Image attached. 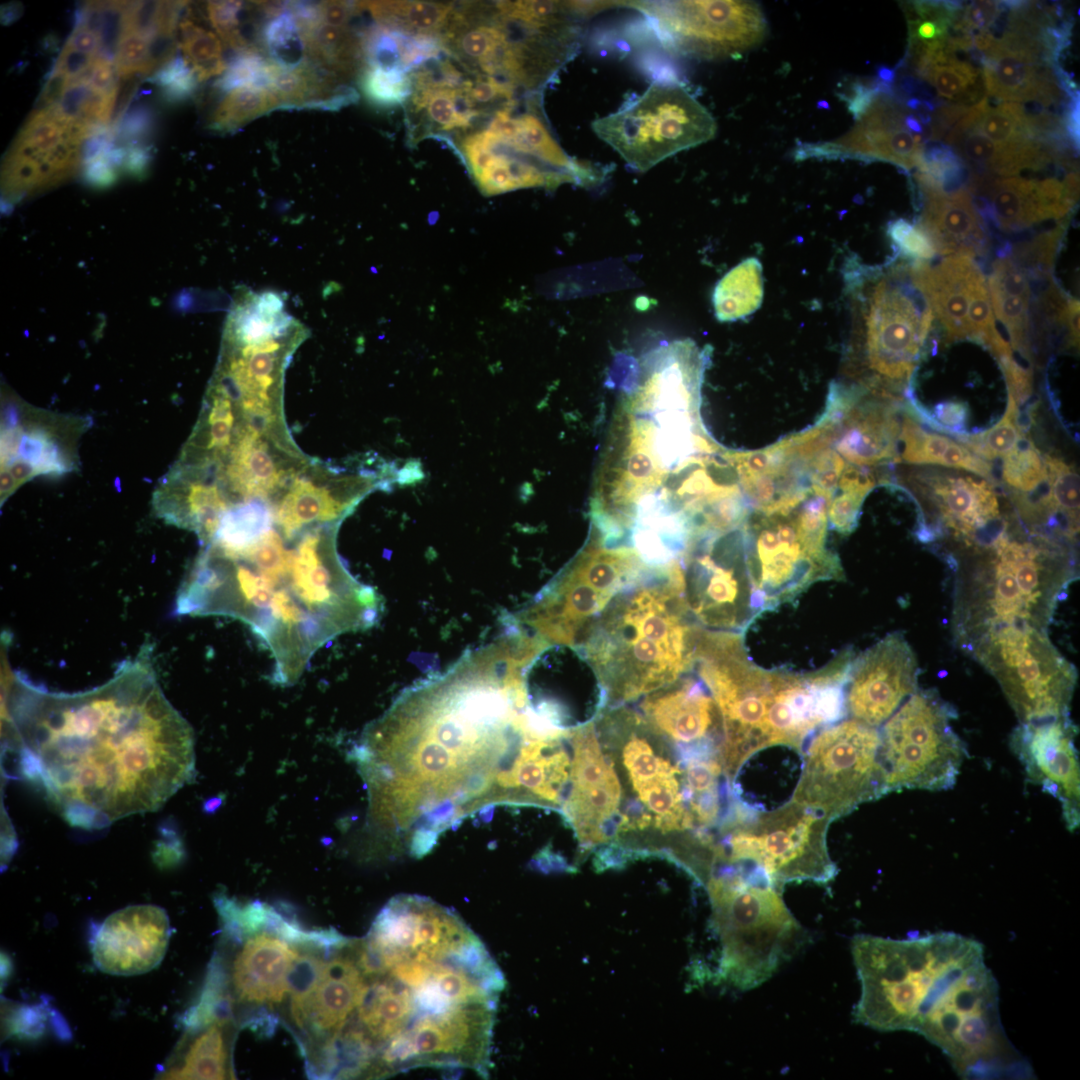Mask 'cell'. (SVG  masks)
<instances>
[{
    "label": "cell",
    "instance_id": "obj_1",
    "mask_svg": "<svg viewBox=\"0 0 1080 1080\" xmlns=\"http://www.w3.org/2000/svg\"><path fill=\"white\" fill-rule=\"evenodd\" d=\"M544 644L512 620L492 642L403 690L352 752L368 825L416 857L466 816L523 805L535 741L557 729L533 705L530 672Z\"/></svg>",
    "mask_w": 1080,
    "mask_h": 1080
},
{
    "label": "cell",
    "instance_id": "obj_2",
    "mask_svg": "<svg viewBox=\"0 0 1080 1080\" xmlns=\"http://www.w3.org/2000/svg\"><path fill=\"white\" fill-rule=\"evenodd\" d=\"M152 655L146 641L107 682L74 693L5 673L4 726L21 770L72 825L156 811L195 777L193 730L164 695Z\"/></svg>",
    "mask_w": 1080,
    "mask_h": 1080
},
{
    "label": "cell",
    "instance_id": "obj_3",
    "mask_svg": "<svg viewBox=\"0 0 1080 1080\" xmlns=\"http://www.w3.org/2000/svg\"><path fill=\"white\" fill-rule=\"evenodd\" d=\"M354 945L365 985L336 1039L358 1076L419 1068L488 1076L504 978L456 912L400 894Z\"/></svg>",
    "mask_w": 1080,
    "mask_h": 1080
},
{
    "label": "cell",
    "instance_id": "obj_4",
    "mask_svg": "<svg viewBox=\"0 0 1080 1080\" xmlns=\"http://www.w3.org/2000/svg\"><path fill=\"white\" fill-rule=\"evenodd\" d=\"M338 526L293 538L273 526L240 549L206 545L181 583L176 613L242 621L270 651L272 681L296 683L319 648L372 628L383 612L381 595L338 554Z\"/></svg>",
    "mask_w": 1080,
    "mask_h": 1080
},
{
    "label": "cell",
    "instance_id": "obj_5",
    "mask_svg": "<svg viewBox=\"0 0 1080 1080\" xmlns=\"http://www.w3.org/2000/svg\"><path fill=\"white\" fill-rule=\"evenodd\" d=\"M852 956L861 986L857 1023L923 1036L961 1076L992 1067L1008 1051L998 984L980 942L954 932L864 935Z\"/></svg>",
    "mask_w": 1080,
    "mask_h": 1080
},
{
    "label": "cell",
    "instance_id": "obj_6",
    "mask_svg": "<svg viewBox=\"0 0 1080 1080\" xmlns=\"http://www.w3.org/2000/svg\"><path fill=\"white\" fill-rule=\"evenodd\" d=\"M700 628L684 599L679 561L646 564L610 600L578 649L612 707L691 671Z\"/></svg>",
    "mask_w": 1080,
    "mask_h": 1080
},
{
    "label": "cell",
    "instance_id": "obj_7",
    "mask_svg": "<svg viewBox=\"0 0 1080 1080\" xmlns=\"http://www.w3.org/2000/svg\"><path fill=\"white\" fill-rule=\"evenodd\" d=\"M949 555L954 570L952 632L970 655L1008 632L1048 631L1055 610L1078 578L1076 559L1060 540L1018 536L1003 526Z\"/></svg>",
    "mask_w": 1080,
    "mask_h": 1080
},
{
    "label": "cell",
    "instance_id": "obj_8",
    "mask_svg": "<svg viewBox=\"0 0 1080 1080\" xmlns=\"http://www.w3.org/2000/svg\"><path fill=\"white\" fill-rule=\"evenodd\" d=\"M603 749L620 779L623 818L615 843L632 840L675 854L698 832L689 810L680 753L628 704L594 719Z\"/></svg>",
    "mask_w": 1080,
    "mask_h": 1080
},
{
    "label": "cell",
    "instance_id": "obj_9",
    "mask_svg": "<svg viewBox=\"0 0 1080 1080\" xmlns=\"http://www.w3.org/2000/svg\"><path fill=\"white\" fill-rule=\"evenodd\" d=\"M830 823L792 799L771 811L735 800L720 822L711 874L732 870L780 891L794 882L828 883L837 873L827 847Z\"/></svg>",
    "mask_w": 1080,
    "mask_h": 1080
},
{
    "label": "cell",
    "instance_id": "obj_10",
    "mask_svg": "<svg viewBox=\"0 0 1080 1080\" xmlns=\"http://www.w3.org/2000/svg\"><path fill=\"white\" fill-rule=\"evenodd\" d=\"M776 511L750 507L742 523L746 562L761 612L790 601L812 584L842 580L839 558L826 547L828 497L814 490Z\"/></svg>",
    "mask_w": 1080,
    "mask_h": 1080
},
{
    "label": "cell",
    "instance_id": "obj_11",
    "mask_svg": "<svg viewBox=\"0 0 1080 1080\" xmlns=\"http://www.w3.org/2000/svg\"><path fill=\"white\" fill-rule=\"evenodd\" d=\"M692 670L719 708L723 735L718 758L731 785L753 754L771 746V722L786 671L766 670L753 663L741 633L703 628Z\"/></svg>",
    "mask_w": 1080,
    "mask_h": 1080
},
{
    "label": "cell",
    "instance_id": "obj_12",
    "mask_svg": "<svg viewBox=\"0 0 1080 1080\" xmlns=\"http://www.w3.org/2000/svg\"><path fill=\"white\" fill-rule=\"evenodd\" d=\"M721 941L720 978L741 990L756 988L791 955L802 927L781 891L734 871L705 883Z\"/></svg>",
    "mask_w": 1080,
    "mask_h": 1080
},
{
    "label": "cell",
    "instance_id": "obj_13",
    "mask_svg": "<svg viewBox=\"0 0 1080 1080\" xmlns=\"http://www.w3.org/2000/svg\"><path fill=\"white\" fill-rule=\"evenodd\" d=\"M646 565L626 546H610L594 531L582 550L514 619L549 647L578 648L610 602Z\"/></svg>",
    "mask_w": 1080,
    "mask_h": 1080
},
{
    "label": "cell",
    "instance_id": "obj_14",
    "mask_svg": "<svg viewBox=\"0 0 1080 1080\" xmlns=\"http://www.w3.org/2000/svg\"><path fill=\"white\" fill-rule=\"evenodd\" d=\"M956 709L935 689H917L883 723L879 755L888 793L951 789L968 755Z\"/></svg>",
    "mask_w": 1080,
    "mask_h": 1080
},
{
    "label": "cell",
    "instance_id": "obj_15",
    "mask_svg": "<svg viewBox=\"0 0 1080 1080\" xmlns=\"http://www.w3.org/2000/svg\"><path fill=\"white\" fill-rule=\"evenodd\" d=\"M877 727L848 718L822 729L804 753L792 800L830 822L888 794Z\"/></svg>",
    "mask_w": 1080,
    "mask_h": 1080
},
{
    "label": "cell",
    "instance_id": "obj_16",
    "mask_svg": "<svg viewBox=\"0 0 1080 1080\" xmlns=\"http://www.w3.org/2000/svg\"><path fill=\"white\" fill-rule=\"evenodd\" d=\"M591 126L640 172L711 140L717 130L709 111L684 86L672 81H654L630 105L597 118Z\"/></svg>",
    "mask_w": 1080,
    "mask_h": 1080
},
{
    "label": "cell",
    "instance_id": "obj_17",
    "mask_svg": "<svg viewBox=\"0 0 1080 1080\" xmlns=\"http://www.w3.org/2000/svg\"><path fill=\"white\" fill-rule=\"evenodd\" d=\"M678 561L688 611L701 628L741 633L761 613L746 562L742 524L695 534Z\"/></svg>",
    "mask_w": 1080,
    "mask_h": 1080
},
{
    "label": "cell",
    "instance_id": "obj_18",
    "mask_svg": "<svg viewBox=\"0 0 1080 1080\" xmlns=\"http://www.w3.org/2000/svg\"><path fill=\"white\" fill-rule=\"evenodd\" d=\"M970 656L996 679L1020 723L1069 714L1077 670L1047 632H1008Z\"/></svg>",
    "mask_w": 1080,
    "mask_h": 1080
},
{
    "label": "cell",
    "instance_id": "obj_19",
    "mask_svg": "<svg viewBox=\"0 0 1080 1080\" xmlns=\"http://www.w3.org/2000/svg\"><path fill=\"white\" fill-rule=\"evenodd\" d=\"M641 12L663 46L683 56L718 59L737 56L760 43L766 21L748 1H621Z\"/></svg>",
    "mask_w": 1080,
    "mask_h": 1080
},
{
    "label": "cell",
    "instance_id": "obj_20",
    "mask_svg": "<svg viewBox=\"0 0 1080 1080\" xmlns=\"http://www.w3.org/2000/svg\"><path fill=\"white\" fill-rule=\"evenodd\" d=\"M864 313L868 367L880 382H909L933 314L912 285L885 277L871 289Z\"/></svg>",
    "mask_w": 1080,
    "mask_h": 1080
},
{
    "label": "cell",
    "instance_id": "obj_21",
    "mask_svg": "<svg viewBox=\"0 0 1080 1080\" xmlns=\"http://www.w3.org/2000/svg\"><path fill=\"white\" fill-rule=\"evenodd\" d=\"M913 286L938 317L949 340L986 344L997 359L1012 354L995 326L988 286L971 257L949 255L936 264L916 261L909 270Z\"/></svg>",
    "mask_w": 1080,
    "mask_h": 1080
},
{
    "label": "cell",
    "instance_id": "obj_22",
    "mask_svg": "<svg viewBox=\"0 0 1080 1080\" xmlns=\"http://www.w3.org/2000/svg\"><path fill=\"white\" fill-rule=\"evenodd\" d=\"M572 767L560 808L582 852L615 843L624 798L614 764L603 749L594 720L571 730Z\"/></svg>",
    "mask_w": 1080,
    "mask_h": 1080
},
{
    "label": "cell",
    "instance_id": "obj_23",
    "mask_svg": "<svg viewBox=\"0 0 1080 1080\" xmlns=\"http://www.w3.org/2000/svg\"><path fill=\"white\" fill-rule=\"evenodd\" d=\"M871 82L876 94L854 118L852 128L835 140L801 144L794 153L796 159L856 158L886 161L906 170L918 167L926 136L908 129L906 117L911 110L894 89L885 90L876 79Z\"/></svg>",
    "mask_w": 1080,
    "mask_h": 1080
},
{
    "label": "cell",
    "instance_id": "obj_24",
    "mask_svg": "<svg viewBox=\"0 0 1080 1080\" xmlns=\"http://www.w3.org/2000/svg\"><path fill=\"white\" fill-rule=\"evenodd\" d=\"M917 658L901 632H893L855 657L845 685L846 714L879 727L917 688Z\"/></svg>",
    "mask_w": 1080,
    "mask_h": 1080
},
{
    "label": "cell",
    "instance_id": "obj_25",
    "mask_svg": "<svg viewBox=\"0 0 1080 1080\" xmlns=\"http://www.w3.org/2000/svg\"><path fill=\"white\" fill-rule=\"evenodd\" d=\"M1076 725L1068 715L1019 723L1010 746L1030 783L1061 804L1069 831L1080 825V769Z\"/></svg>",
    "mask_w": 1080,
    "mask_h": 1080
},
{
    "label": "cell",
    "instance_id": "obj_26",
    "mask_svg": "<svg viewBox=\"0 0 1080 1080\" xmlns=\"http://www.w3.org/2000/svg\"><path fill=\"white\" fill-rule=\"evenodd\" d=\"M639 700L637 710L681 757L694 752L718 754L723 735L720 711L693 670Z\"/></svg>",
    "mask_w": 1080,
    "mask_h": 1080
},
{
    "label": "cell",
    "instance_id": "obj_27",
    "mask_svg": "<svg viewBox=\"0 0 1080 1080\" xmlns=\"http://www.w3.org/2000/svg\"><path fill=\"white\" fill-rule=\"evenodd\" d=\"M972 188L981 193L973 202L980 217L1012 232L1066 216L1078 198L1079 180L1075 172L1064 181L973 176Z\"/></svg>",
    "mask_w": 1080,
    "mask_h": 1080
},
{
    "label": "cell",
    "instance_id": "obj_28",
    "mask_svg": "<svg viewBox=\"0 0 1080 1080\" xmlns=\"http://www.w3.org/2000/svg\"><path fill=\"white\" fill-rule=\"evenodd\" d=\"M171 928L166 911L152 904L131 905L110 914L91 940L94 964L102 972L133 976L156 968L164 958Z\"/></svg>",
    "mask_w": 1080,
    "mask_h": 1080
},
{
    "label": "cell",
    "instance_id": "obj_29",
    "mask_svg": "<svg viewBox=\"0 0 1080 1080\" xmlns=\"http://www.w3.org/2000/svg\"><path fill=\"white\" fill-rule=\"evenodd\" d=\"M918 481L936 512L930 525L916 529L923 543H935L947 534L965 544L975 543L1004 524L996 491L986 480L932 472L920 475Z\"/></svg>",
    "mask_w": 1080,
    "mask_h": 1080
},
{
    "label": "cell",
    "instance_id": "obj_30",
    "mask_svg": "<svg viewBox=\"0 0 1080 1080\" xmlns=\"http://www.w3.org/2000/svg\"><path fill=\"white\" fill-rule=\"evenodd\" d=\"M352 943L348 939L342 953L322 960L292 985L291 1011L300 1028L334 1038L350 1019L365 985V974Z\"/></svg>",
    "mask_w": 1080,
    "mask_h": 1080
},
{
    "label": "cell",
    "instance_id": "obj_31",
    "mask_svg": "<svg viewBox=\"0 0 1080 1080\" xmlns=\"http://www.w3.org/2000/svg\"><path fill=\"white\" fill-rule=\"evenodd\" d=\"M462 151L475 182L487 196L522 188H555L566 182L580 184L568 172L512 151L488 129L467 136Z\"/></svg>",
    "mask_w": 1080,
    "mask_h": 1080
},
{
    "label": "cell",
    "instance_id": "obj_32",
    "mask_svg": "<svg viewBox=\"0 0 1080 1080\" xmlns=\"http://www.w3.org/2000/svg\"><path fill=\"white\" fill-rule=\"evenodd\" d=\"M231 969L238 998L254 1004H276L290 992L291 977L300 953L275 933L250 935Z\"/></svg>",
    "mask_w": 1080,
    "mask_h": 1080
},
{
    "label": "cell",
    "instance_id": "obj_33",
    "mask_svg": "<svg viewBox=\"0 0 1080 1080\" xmlns=\"http://www.w3.org/2000/svg\"><path fill=\"white\" fill-rule=\"evenodd\" d=\"M919 187L924 200L918 224L931 238L936 253L971 258L983 254L987 249L988 237L968 189L944 193Z\"/></svg>",
    "mask_w": 1080,
    "mask_h": 1080
},
{
    "label": "cell",
    "instance_id": "obj_34",
    "mask_svg": "<svg viewBox=\"0 0 1080 1080\" xmlns=\"http://www.w3.org/2000/svg\"><path fill=\"white\" fill-rule=\"evenodd\" d=\"M957 51L947 40L928 46H908L900 66H911L915 77L928 82L943 99L967 106L981 100L985 88L982 69L970 60L958 58Z\"/></svg>",
    "mask_w": 1080,
    "mask_h": 1080
},
{
    "label": "cell",
    "instance_id": "obj_35",
    "mask_svg": "<svg viewBox=\"0 0 1080 1080\" xmlns=\"http://www.w3.org/2000/svg\"><path fill=\"white\" fill-rule=\"evenodd\" d=\"M988 290L996 328L1001 326L1012 353L1027 363L1029 348L1030 286L1020 267L1009 258L996 260L988 279Z\"/></svg>",
    "mask_w": 1080,
    "mask_h": 1080
},
{
    "label": "cell",
    "instance_id": "obj_36",
    "mask_svg": "<svg viewBox=\"0 0 1080 1080\" xmlns=\"http://www.w3.org/2000/svg\"><path fill=\"white\" fill-rule=\"evenodd\" d=\"M355 506L334 496L324 486H317L306 478H296L273 512L279 530L287 538H293L315 526L339 525Z\"/></svg>",
    "mask_w": 1080,
    "mask_h": 1080
},
{
    "label": "cell",
    "instance_id": "obj_37",
    "mask_svg": "<svg viewBox=\"0 0 1080 1080\" xmlns=\"http://www.w3.org/2000/svg\"><path fill=\"white\" fill-rule=\"evenodd\" d=\"M228 1021H213L194 1030L168 1059L160 1076L164 1079H225L229 1075V1051L224 1032Z\"/></svg>",
    "mask_w": 1080,
    "mask_h": 1080
},
{
    "label": "cell",
    "instance_id": "obj_38",
    "mask_svg": "<svg viewBox=\"0 0 1080 1080\" xmlns=\"http://www.w3.org/2000/svg\"><path fill=\"white\" fill-rule=\"evenodd\" d=\"M282 476L260 432L247 426L235 440L226 469L231 487L244 499L263 500L279 485Z\"/></svg>",
    "mask_w": 1080,
    "mask_h": 1080
},
{
    "label": "cell",
    "instance_id": "obj_39",
    "mask_svg": "<svg viewBox=\"0 0 1080 1080\" xmlns=\"http://www.w3.org/2000/svg\"><path fill=\"white\" fill-rule=\"evenodd\" d=\"M689 810L698 831L708 832L721 821V783L724 777L716 752H694L682 757ZM725 778V777H724Z\"/></svg>",
    "mask_w": 1080,
    "mask_h": 1080
},
{
    "label": "cell",
    "instance_id": "obj_40",
    "mask_svg": "<svg viewBox=\"0 0 1080 1080\" xmlns=\"http://www.w3.org/2000/svg\"><path fill=\"white\" fill-rule=\"evenodd\" d=\"M358 6L381 26L420 37L439 33L454 13L453 4L433 1H365Z\"/></svg>",
    "mask_w": 1080,
    "mask_h": 1080
},
{
    "label": "cell",
    "instance_id": "obj_41",
    "mask_svg": "<svg viewBox=\"0 0 1080 1080\" xmlns=\"http://www.w3.org/2000/svg\"><path fill=\"white\" fill-rule=\"evenodd\" d=\"M763 277L761 262L749 257L728 271L713 291V307L720 322L745 318L761 306Z\"/></svg>",
    "mask_w": 1080,
    "mask_h": 1080
},
{
    "label": "cell",
    "instance_id": "obj_42",
    "mask_svg": "<svg viewBox=\"0 0 1080 1080\" xmlns=\"http://www.w3.org/2000/svg\"><path fill=\"white\" fill-rule=\"evenodd\" d=\"M1044 460L1050 508L1065 538L1075 541L1079 531V475L1073 465L1059 457L1044 455Z\"/></svg>",
    "mask_w": 1080,
    "mask_h": 1080
},
{
    "label": "cell",
    "instance_id": "obj_43",
    "mask_svg": "<svg viewBox=\"0 0 1080 1080\" xmlns=\"http://www.w3.org/2000/svg\"><path fill=\"white\" fill-rule=\"evenodd\" d=\"M275 525L274 512L262 499L231 506L222 516L212 540L206 545L228 550L240 549Z\"/></svg>",
    "mask_w": 1080,
    "mask_h": 1080
},
{
    "label": "cell",
    "instance_id": "obj_44",
    "mask_svg": "<svg viewBox=\"0 0 1080 1080\" xmlns=\"http://www.w3.org/2000/svg\"><path fill=\"white\" fill-rule=\"evenodd\" d=\"M899 443V460L912 464H935L956 468L963 454V445L946 435L927 431L911 417H904Z\"/></svg>",
    "mask_w": 1080,
    "mask_h": 1080
},
{
    "label": "cell",
    "instance_id": "obj_45",
    "mask_svg": "<svg viewBox=\"0 0 1080 1080\" xmlns=\"http://www.w3.org/2000/svg\"><path fill=\"white\" fill-rule=\"evenodd\" d=\"M415 90L414 107L424 111L429 121L439 130L466 129L471 126L473 119L482 114L471 103L462 85Z\"/></svg>",
    "mask_w": 1080,
    "mask_h": 1080
},
{
    "label": "cell",
    "instance_id": "obj_46",
    "mask_svg": "<svg viewBox=\"0 0 1080 1080\" xmlns=\"http://www.w3.org/2000/svg\"><path fill=\"white\" fill-rule=\"evenodd\" d=\"M279 108L276 97L264 87L243 86L227 92L213 112L210 128L230 132Z\"/></svg>",
    "mask_w": 1080,
    "mask_h": 1080
},
{
    "label": "cell",
    "instance_id": "obj_47",
    "mask_svg": "<svg viewBox=\"0 0 1080 1080\" xmlns=\"http://www.w3.org/2000/svg\"><path fill=\"white\" fill-rule=\"evenodd\" d=\"M1025 438L1020 423V411L1012 395L1007 391V405L1003 416L993 426L981 433L958 439L975 454L987 461L1002 459Z\"/></svg>",
    "mask_w": 1080,
    "mask_h": 1080
},
{
    "label": "cell",
    "instance_id": "obj_48",
    "mask_svg": "<svg viewBox=\"0 0 1080 1080\" xmlns=\"http://www.w3.org/2000/svg\"><path fill=\"white\" fill-rule=\"evenodd\" d=\"M179 27L182 56L198 80L224 73L227 67L219 37L189 19L181 21Z\"/></svg>",
    "mask_w": 1080,
    "mask_h": 1080
},
{
    "label": "cell",
    "instance_id": "obj_49",
    "mask_svg": "<svg viewBox=\"0 0 1080 1080\" xmlns=\"http://www.w3.org/2000/svg\"><path fill=\"white\" fill-rule=\"evenodd\" d=\"M263 43L269 60L278 66L296 68L308 61L301 31L288 10L284 9L268 21L263 30Z\"/></svg>",
    "mask_w": 1080,
    "mask_h": 1080
},
{
    "label": "cell",
    "instance_id": "obj_50",
    "mask_svg": "<svg viewBox=\"0 0 1080 1080\" xmlns=\"http://www.w3.org/2000/svg\"><path fill=\"white\" fill-rule=\"evenodd\" d=\"M1002 479L1019 493L1036 491L1046 481L1044 455L1027 438L1002 458Z\"/></svg>",
    "mask_w": 1080,
    "mask_h": 1080
},
{
    "label": "cell",
    "instance_id": "obj_51",
    "mask_svg": "<svg viewBox=\"0 0 1080 1080\" xmlns=\"http://www.w3.org/2000/svg\"><path fill=\"white\" fill-rule=\"evenodd\" d=\"M362 88L370 101L388 107L405 101L414 87L405 71L370 66L363 76Z\"/></svg>",
    "mask_w": 1080,
    "mask_h": 1080
},
{
    "label": "cell",
    "instance_id": "obj_52",
    "mask_svg": "<svg viewBox=\"0 0 1080 1080\" xmlns=\"http://www.w3.org/2000/svg\"><path fill=\"white\" fill-rule=\"evenodd\" d=\"M156 36L122 28L114 62L118 77L127 78L136 73H150L151 46Z\"/></svg>",
    "mask_w": 1080,
    "mask_h": 1080
},
{
    "label": "cell",
    "instance_id": "obj_53",
    "mask_svg": "<svg viewBox=\"0 0 1080 1080\" xmlns=\"http://www.w3.org/2000/svg\"><path fill=\"white\" fill-rule=\"evenodd\" d=\"M269 59H265L252 48L239 52L238 56L226 68L217 81L222 91H230L243 86L267 88Z\"/></svg>",
    "mask_w": 1080,
    "mask_h": 1080
},
{
    "label": "cell",
    "instance_id": "obj_54",
    "mask_svg": "<svg viewBox=\"0 0 1080 1080\" xmlns=\"http://www.w3.org/2000/svg\"><path fill=\"white\" fill-rule=\"evenodd\" d=\"M151 81L160 87L167 100L181 101L195 91L199 80L184 57L176 54L158 68Z\"/></svg>",
    "mask_w": 1080,
    "mask_h": 1080
},
{
    "label": "cell",
    "instance_id": "obj_55",
    "mask_svg": "<svg viewBox=\"0 0 1080 1080\" xmlns=\"http://www.w3.org/2000/svg\"><path fill=\"white\" fill-rule=\"evenodd\" d=\"M888 234L900 253L916 261L929 260L936 254L931 238L919 224L897 219L889 224Z\"/></svg>",
    "mask_w": 1080,
    "mask_h": 1080
},
{
    "label": "cell",
    "instance_id": "obj_56",
    "mask_svg": "<svg viewBox=\"0 0 1080 1080\" xmlns=\"http://www.w3.org/2000/svg\"><path fill=\"white\" fill-rule=\"evenodd\" d=\"M239 1H210L207 4L209 20L219 37L239 52L249 49L239 26Z\"/></svg>",
    "mask_w": 1080,
    "mask_h": 1080
},
{
    "label": "cell",
    "instance_id": "obj_57",
    "mask_svg": "<svg viewBox=\"0 0 1080 1080\" xmlns=\"http://www.w3.org/2000/svg\"><path fill=\"white\" fill-rule=\"evenodd\" d=\"M207 425V448L217 451L225 450L230 445L234 426L233 402L229 397L211 396Z\"/></svg>",
    "mask_w": 1080,
    "mask_h": 1080
},
{
    "label": "cell",
    "instance_id": "obj_58",
    "mask_svg": "<svg viewBox=\"0 0 1080 1080\" xmlns=\"http://www.w3.org/2000/svg\"><path fill=\"white\" fill-rule=\"evenodd\" d=\"M462 87L474 107L479 110L487 105L501 102L504 105L515 102L514 87L490 76H481L475 81L463 82Z\"/></svg>",
    "mask_w": 1080,
    "mask_h": 1080
},
{
    "label": "cell",
    "instance_id": "obj_59",
    "mask_svg": "<svg viewBox=\"0 0 1080 1080\" xmlns=\"http://www.w3.org/2000/svg\"><path fill=\"white\" fill-rule=\"evenodd\" d=\"M65 45L79 53L102 57L100 38L97 32L79 21Z\"/></svg>",
    "mask_w": 1080,
    "mask_h": 1080
},
{
    "label": "cell",
    "instance_id": "obj_60",
    "mask_svg": "<svg viewBox=\"0 0 1080 1080\" xmlns=\"http://www.w3.org/2000/svg\"><path fill=\"white\" fill-rule=\"evenodd\" d=\"M151 125V117L146 109H136L131 111L123 120L119 135L123 141H127L131 146L134 142L139 141L145 135L148 134Z\"/></svg>",
    "mask_w": 1080,
    "mask_h": 1080
},
{
    "label": "cell",
    "instance_id": "obj_61",
    "mask_svg": "<svg viewBox=\"0 0 1080 1080\" xmlns=\"http://www.w3.org/2000/svg\"><path fill=\"white\" fill-rule=\"evenodd\" d=\"M349 2L325 1L319 3L320 15L324 26L347 29L352 16V7Z\"/></svg>",
    "mask_w": 1080,
    "mask_h": 1080
},
{
    "label": "cell",
    "instance_id": "obj_62",
    "mask_svg": "<svg viewBox=\"0 0 1080 1080\" xmlns=\"http://www.w3.org/2000/svg\"><path fill=\"white\" fill-rule=\"evenodd\" d=\"M1060 322L1068 328V343L1079 346V301L1068 300L1059 312Z\"/></svg>",
    "mask_w": 1080,
    "mask_h": 1080
}]
</instances>
